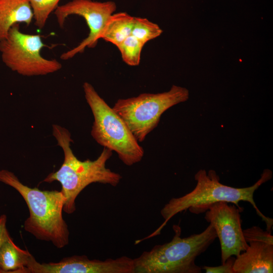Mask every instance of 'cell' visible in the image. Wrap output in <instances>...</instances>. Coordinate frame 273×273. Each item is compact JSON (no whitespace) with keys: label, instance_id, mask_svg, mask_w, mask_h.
Here are the masks:
<instances>
[{"label":"cell","instance_id":"16","mask_svg":"<svg viewBox=\"0 0 273 273\" xmlns=\"http://www.w3.org/2000/svg\"><path fill=\"white\" fill-rule=\"evenodd\" d=\"M144 44L137 38L130 35L117 47L123 61L128 65L136 66L139 65L141 53Z\"/></svg>","mask_w":273,"mask_h":273},{"label":"cell","instance_id":"11","mask_svg":"<svg viewBox=\"0 0 273 273\" xmlns=\"http://www.w3.org/2000/svg\"><path fill=\"white\" fill-rule=\"evenodd\" d=\"M248 246L236 256L233 266L234 273H272L273 272V236L271 232L253 226L243 230Z\"/></svg>","mask_w":273,"mask_h":273},{"label":"cell","instance_id":"19","mask_svg":"<svg viewBox=\"0 0 273 273\" xmlns=\"http://www.w3.org/2000/svg\"><path fill=\"white\" fill-rule=\"evenodd\" d=\"M7 220L5 214L0 216V251L3 243L10 235L7 228Z\"/></svg>","mask_w":273,"mask_h":273},{"label":"cell","instance_id":"6","mask_svg":"<svg viewBox=\"0 0 273 273\" xmlns=\"http://www.w3.org/2000/svg\"><path fill=\"white\" fill-rule=\"evenodd\" d=\"M189 98V90L173 85L167 92L143 93L136 97L119 99L112 108L125 122L139 142L158 124L162 114L170 107Z\"/></svg>","mask_w":273,"mask_h":273},{"label":"cell","instance_id":"14","mask_svg":"<svg viewBox=\"0 0 273 273\" xmlns=\"http://www.w3.org/2000/svg\"><path fill=\"white\" fill-rule=\"evenodd\" d=\"M134 17L126 12L113 13L107 20L100 39L117 47L131 35Z\"/></svg>","mask_w":273,"mask_h":273},{"label":"cell","instance_id":"7","mask_svg":"<svg viewBox=\"0 0 273 273\" xmlns=\"http://www.w3.org/2000/svg\"><path fill=\"white\" fill-rule=\"evenodd\" d=\"M46 46L39 35L23 33L19 24H16L0 41L2 60L8 68L22 76L53 73L62 65L56 59H46L41 55V49Z\"/></svg>","mask_w":273,"mask_h":273},{"label":"cell","instance_id":"3","mask_svg":"<svg viewBox=\"0 0 273 273\" xmlns=\"http://www.w3.org/2000/svg\"><path fill=\"white\" fill-rule=\"evenodd\" d=\"M0 181L15 189L25 201L29 212L24 223L26 232L37 240L51 242L58 249L68 245L70 233L63 216L65 198L61 191L30 188L5 169L0 170Z\"/></svg>","mask_w":273,"mask_h":273},{"label":"cell","instance_id":"4","mask_svg":"<svg viewBox=\"0 0 273 273\" xmlns=\"http://www.w3.org/2000/svg\"><path fill=\"white\" fill-rule=\"evenodd\" d=\"M172 240L155 246L134 258V273H200L202 267L196 264V258L205 252L217 238L209 224L199 234L181 238V229L174 225Z\"/></svg>","mask_w":273,"mask_h":273},{"label":"cell","instance_id":"13","mask_svg":"<svg viewBox=\"0 0 273 273\" xmlns=\"http://www.w3.org/2000/svg\"><path fill=\"white\" fill-rule=\"evenodd\" d=\"M32 255L17 246L9 235L0 251V273H22Z\"/></svg>","mask_w":273,"mask_h":273},{"label":"cell","instance_id":"12","mask_svg":"<svg viewBox=\"0 0 273 273\" xmlns=\"http://www.w3.org/2000/svg\"><path fill=\"white\" fill-rule=\"evenodd\" d=\"M33 19L29 0H0V41L7 37L15 24L24 23L29 26Z\"/></svg>","mask_w":273,"mask_h":273},{"label":"cell","instance_id":"2","mask_svg":"<svg viewBox=\"0 0 273 273\" xmlns=\"http://www.w3.org/2000/svg\"><path fill=\"white\" fill-rule=\"evenodd\" d=\"M52 133L57 144L64 153V161L60 168L50 173L42 182L60 183L65 198L63 211L71 214L76 210L75 201L80 192L92 183H98L116 186L122 176L111 171L106 166L107 161L112 155V151L104 148L99 156L94 160H79L73 153L71 144L73 143L71 133L58 124L52 125Z\"/></svg>","mask_w":273,"mask_h":273},{"label":"cell","instance_id":"15","mask_svg":"<svg viewBox=\"0 0 273 273\" xmlns=\"http://www.w3.org/2000/svg\"><path fill=\"white\" fill-rule=\"evenodd\" d=\"M163 30L159 26L147 18L134 17L131 35L145 44L159 36Z\"/></svg>","mask_w":273,"mask_h":273},{"label":"cell","instance_id":"9","mask_svg":"<svg viewBox=\"0 0 273 273\" xmlns=\"http://www.w3.org/2000/svg\"><path fill=\"white\" fill-rule=\"evenodd\" d=\"M243 210L234 204L219 202L209 206L205 211L204 218L213 227L220 242L222 264L248 246L241 227L240 212Z\"/></svg>","mask_w":273,"mask_h":273},{"label":"cell","instance_id":"10","mask_svg":"<svg viewBox=\"0 0 273 273\" xmlns=\"http://www.w3.org/2000/svg\"><path fill=\"white\" fill-rule=\"evenodd\" d=\"M23 273H134L133 259L123 256L105 260L73 255L58 262L39 263L34 256Z\"/></svg>","mask_w":273,"mask_h":273},{"label":"cell","instance_id":"5","mask_svg":"<svg viewBox=\"0 0 273 273\" xmlns=\"http://www.w3.org/2000/svg\"><path fill=\"white\" fill-rule=\"evenodd\" d=\"M85 100L94 116L91 135L100 145L116 152L127 166L140 162L144 151L122 118L101 97L93 86L84 82Z\"/></svg>","mask_w":273,"mask_h":273},{"label":"cell","instance_id":"1","mask_svg":"<svg viewBox=\"0 0 273 273\" xmlns=\"http://www.w3.org/2000/svg\"><path fill=\"white\" fill-rule=\"evenodd\" d=\"M272 175L270 170L265 169L254 185L248 187L237 188L221 184L215 170L211 169L206 172L205 169H200L194 176L196 181L195 188L181 197L171 199L164 206L160 211L164 219L163 223L148 237L159 234L167 222L179 212L189 209L193 213H201L205 212L209 206L219 202L233 203L241 209H243L239 206L240 202H249L265 223L266 230L271 232L273 219L261 212L254 200V194L261 185L271 178Z\"/></svg>","mask_w":273,"mask_h":273},{"label":"cell","instance_id":"17","mask_svg":"<svg viewBox=\"0 0 273 273\" xmlns=\"http://www.w3.org/2000/svg\"><path fill=\"white\" fill-rule=\"evenodd\" d=\"M31 6L35 25L42 29L50 14L59 6L60 0H29Z\"/></svg>","mask_w":273,"mask_h":273},{"label":"cell","instance_id":"18","mask_svg":"<svg viewBox=\"0 0 273 273\" xmlns=\"http://www.w3.org/2000/svg\"><path fill=\"white\" fill-rule=\"evenodd\" d=\"M235 258L233 256L230 257L226 262L220 265L216 266H204L202 269L206 273H234L233 269Z\"/></svg>","mask_w":273,"mask_h":273},{"label":"cell","instance_id":"8","mask_svg":"<svg viewBox=\"0 0 273 273\" xmlns=\"http://www.w3.org/2000/svg\"><path fill=\"white\" fill-rule=\"evenodd\" d=\"M117 8L113 1L97 2L92 0H72L65 4L59 6L55 10L58 24L63 28L66 19L71 15L82 17L89 29L87 36L78 45L63 53L61 59L67 60L82 53L86 48H95L100 39L106 23Z\"/></svg>","mask_w":273,"mask_h":273}]
</instances>
